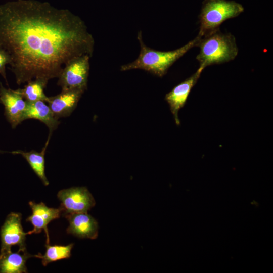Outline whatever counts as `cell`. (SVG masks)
<instances>
[{
	"label": "cell",
	"instance_id": "d6986e66",
	"mask_svg": "<svg viewBox=\"0 0 273 273\" xmlns=\"http://www.w3.org/2000/svg\"><path fill=\"white\" fill-rule=\"evenodd\" d=\"M6 152H6V151H2V150H0V154L5 153H6Z\"/></svg>",
	"mask_w": 273,
	"mask_h": 273
},
{
	"label": "cell",
	"instance_id": "e0dca14e",
	"mask_svg": "<svg viewBox=\"0 0 273 273\" xmlns=\"http://www.w3.org/2000/svg\"><path fill=\"white\" fill-rule=\"evenodd\" d=\"M73 246V243L66 246L50 245L49 244H46L44 254L42 255L38 253L34 255V257L41 259L42 264L46 266L52 262L70 257Z\"/></svg>",
	"mask_w": 273,
	"mask_h": 273
},
{
	"label": "cell",
	"instance_id": "9a60e30c",
	"mask_svg": "<svg viewBox=\"0 0 273 273\" xmlns=\"http://www.w3.org/2000/svg\"><path fill=\"white\" fill-rule=\"evenodd\" d=\"M51 136V134H49L45 145L40 152H38L35 150H32L30 152L17 150L11 152L13 154L22 155L26 159L31 169L44 186H48L49 184V181L45 173L44 156Z\"/></svg>",
	"mask_w": 273,
	"mask_h": 273
},
{
	"label": "cell",
	"instance_id": "5b68a950",
	"mask_svg": "<svg viewBox=\"0 0 273 273\" xmlns=\"http://www.w3.org/2000/svg\"><path fill=\"white\" fill-rule=\"evenodd\" d=\"M87 54L76 57L64 66L58 78L57 84L62 90L87 89L89 71V59Z\"/></svg>",
	"mask_w": 273,
	"mask_h": 273
},
{
	"label": "cell",
	"instance_id": "ac0fdd59",
	"mask_svg": "<svg viewBox=\"0 0 273 273\" xmlns=\"http://www.w3.org/2000/svg\"><path fill=\"white\" fill-rule=\"evenodd\" d=\"M11 60L9 54L4 50L0 49V74L4 78L8 84L6 72V66L11 63Z\"/></svg>",
	"mask_w": 273,
	"mask_h": 273
},
{
	"label": "cell",
	"instance_id": "30bf717a",
	"mask_svg": "<svg viewBox=\"0 0 273 273\" xmlns=\"http://www.w3.org/2000/svg\"><path fill=\"white\" fill-rule=\"evenodd\" d=\"M204 69L203 67H199L191 77L175 86L165 96V100L169 105L177 125L180 124L178 114L179 110L185 104L192 88L196 83Z\"/></svg>",
	"mask_w": 273,
	"mask_h": 273
},
{
	"label": "cell",
	"instance_id": "277c9868",
	"mask_svg": "<svg viewBox=\"0 0 273 273\" xmlns=\"http://www.w3.org/2000/svg\"><path fill=\"white\" fill-rule=\"evenodd\" d=\"M244 10L243 6L235 1L204 0L199 15L198 35L202 37L218 29L224 21L239 16Z\"/></svg>",
	"mask_w": 273,
	"mask_h": 273
},
{
	"label": "cell",
	"instance_id": "3957f363",
	"mask_svg": "<svg viewBox=\"0 0 273 273\" xmlns=\"http://www.w3.org/2000/svg\"><path fill=\"white\" fill-rule=\"evenodd\" d=\"M197 46L200 51L196 59L203 68L232 61L238 53L234 36L222 33L219 29L201 37Z\"/></svg>",
	"mask_w": 273,
	"mask_h": 273
},
{
	"label": "cell",
	"instance_id": "7a4b0ae2",
	"mask_svg": "<svg viewBox=\"0 0 273 273\" xmlns=\"http://www.w3.org/2000/svg\"><path fill=\"white\" fill-rule=\"evenodd\" d=\"M201 36L199 35L185 46L170 51H159L147 47L143 40L142 31L138 33L140 46L138 57L133 62L122 65V71L142 69L159 77L164 76L170 67L190 49L197 46Z\"/></svg>",
	"mask_w": 273,
	"mask_h": 273
},
{
	"label": "cell",
	"instance_id": "8fae6325",
	"mask_svg": "<svg viewBox=\"0 0 273 273\" xmlns=\"http://www.w3.org/2000/svg\"><path fill=\"white\" fill-rule=\"evenodd\" d=\"M64 216L69 223L66 230L68 234L82 239H96L98 237V223L87 212L68 214Z\"/></svg>",
	"mask_w": 273,
	"mask_h": 273
},
{
	"label": "cell",
	"instance_id": "52a82bcc",
	"mask_svg": "<svg viewBox=\"0 0 273 273\" xmlns=\"http://www.w3.org/2000/svg\"><path fill=\"white\" fill-rule=\"evenodd\" d=\"M21 220L20 213L12 212L7 215L0 231V251L11 249L15 245L18 246L19 251L26 250L25 240L28 234L23 231Z\"/></svg>",
	"mask_w": 273,
	"mask_h": 273
},
{
	"label": "cell",
	"instance_id": "5bb4252c",
	"mask_svg": "<svg viewBox=\"0 0 273 273\" xmlns=\"http://www.w3.org/2000/svg\"><path fill=\"white\" fill-rule=\"evenodd\" d=\"M34 255L27 250L13 252L11 249L0 251V273H26V261Z\"/></svg>",
	"mask_w": 273,
	"mask_h": 273
},
{
	"label": "cell",
	"instance_id": "4fadbf2b",
	"mask_svg": "<svg viewBox=\"0 0 273 273\" xmlns=\"http://www.w3.org/2000/svg\"><path fill=\"white\" fill-rule=\"evenodd\" d=\"M23 120L28 119L38 120L49 128L50 134L56 130L60 122L54 116L48 105L44 101L26 102Z\"/></svg>",
	"mask_w": 273,
	"mask_h": 273
},
{
	"label": "cell",
	"instance_id": "6da1fadb",
	"mask_svg": "<svg viewBox=\"0 0 273 273\" xmlns=\"http://www.w3.org/2000/svg\"><path fill=\"white\" fill-rule=\"evenodd\" d=\"M94 44L84 22L68 10L35 0L0 5V49L10 55L19 85L58 78L72 59L92 57Z\"/></svg>",
	"mask_w": 273,
	"mask_h": 273
},
{
	"label": "cell",
	"instance_id": "9c48e42d",
	"mask_svg": "<svg viewBox=\"0 0 273 273\" xmlns=\"http://www.w3.org/2000/svg\"><path fill=\"white\" fill-rule=\"evenodd\" d=\"M29 205L32 210V214L27 218L26 221L30 222L33 229L27 232V234H38L44 231L47 237L46 244H49L48 225L52 220L60 217L62 215L61 208H50L43 202L36 203L29 201Z\"/></svg>",
	"mask_w": 273,
	"mask_h": 273
},
{
	"label": "cell",
	"instance_id": "2e32d148",
	"mask_svg": "<svg viewBox=\"0 0 273 273\" xmlns=\"http://www.w3.org/2000/svg\"><path fill=\"white\" fill-rule=\"evenodd\" d=\"M26 83L23 88L17 89L26 102L42 101L47 102L49 97L45 95L44 89L48 81L34 79Z\"/></svg>",
	"mask_w": 273,
	"mask_h": 273
},
{
	"label": "cell",
	"instance_id": "ba28073f",
	"mask_svg": "<svg viewBox=\"0 0 273 273\" xmlns=\"http://www.w3.org/2000/svg\"><path fill=\"white\" fill-rule=\"evenodd\" d=\"M0 103L4 106L5 116L12 128L23 121L27 103L18 89L6 88L0 83Z\"/></svg>",
	"mask_w": 273,
	"mask_h": 273
},
{
	"label": "cell",
	"instance_id": "8992f818",
	"mask_svg": "<svg viewBox=\"0 0 273 273\" xmlns=\"http://www.w3.org/2000/svg\"><path fill=\"white\" fill-rule=\"evenodd\" d=\"M60 208L64 216L71 213L87 212L96 204L95 199L85 187L62 189L57 194Z\"/></svg>",
	"mask_w": 273,
	"mask_h": 273
},
{
	"label": "cell",
	"instance_id": "7c38bea8",
	"mask_svg": "<svg viewBox=\"0 0 273 273\" xmlns=\"http://www.w3.org/2000/svg\"><path fill=\"white\" fill-rule=\"evenodd\" d=\"M84 92L77 89L62 90L60 94L49 97L47 103L56 118L68 117L76 108Z\"/></svg>",
	"mask_w": 273,
	"mask_h": 273
}]
</instances>
